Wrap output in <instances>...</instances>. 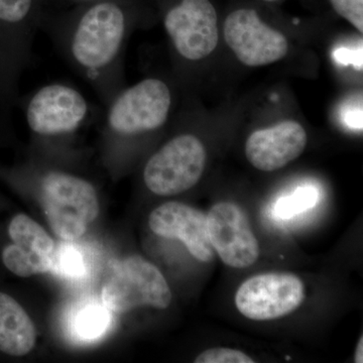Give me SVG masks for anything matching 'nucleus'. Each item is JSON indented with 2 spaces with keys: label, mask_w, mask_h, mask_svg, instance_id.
<instances>
[{
  "label": "nucleus",
  "mask_w": 363,
  "mask_h": 363,
  "mask_svg": "<svg viewBox=\"0 0 363 363\" xmlns=\"http://www.w3.org/2000/svg\"><path fill=\"white\" fill-rule=\"evenodd\" d=\"M47 4L49 2H56V4H62L67 7L77 6V4H87V2L97 1V0H45Z\"/></svg>",
  "instance_id": "21"
},
{
  "label": "nucleus",
  "mask_w": 363,
  "mask_h": 363,
  "mask_svg": "<svg viewBox=\"0 0 363 363\" xmlns=\"http://www.w3.org/2000/svg\"><path fill=\"white\" fill-rule=\"evenodd\" d=\"M330 4L339 16L363 33V0H330Z\"/></svg>",
  "instance_id": "20"
},
{
  "label": "nucleus",
  "mask_w": 363,
  "mask_h": 363,
  "mask_svg": "<svg viewBox=\"0 0 363 363\" xmlns=\"http://www.w3.org/2000/svg\"><path fill=\"white\" fill-rule=\"evenodd\" d=\"M35 325L18 301L0 291V352L11 357H23L35 345Z\"/></svg>",
  "instance_id": "15"
},
{
  "label": "nucleus",
  "mask_w": 363,
  "mask_h": 363,
  "mask_svg": "<svg viewBox=\"0 0 363 363\" xmlns=\"http://www.w3.org/2000/svg\"><path fill=\"white\" fill-rule=\"evenodd\" d=\"M318 196L316 189L298 188L292 195L279 199L274 207V212L279 218H293L314 207L318 201Z\"/></svg>",
  "instance_id": "18"
},
{
  "label": "nucleus",
  "mask_w": 363,
  "mask_h": 363,
  "mask_svg": "<svg viewBox=\"0 0 363 363\" xmlns=\"http://www.w3.org/2000/svg\"><path fill=\"white\" fill-rule=\"evenodd\" d=\"M173 104V90L162 79L145 78L123 88L106 105L107 142L116 147L162 130L168 123Z\"/></svg>",
  "instance_id": "2"
},
{
  "label": "nucleus",
  "mask_w": 363,
  "mask_h": 363,
  "mask_svg": "<svg viewBox=\"0 0 363 363\" xmlns=\"http://www.w3.org/2000/svg\"><path fill=\"white\" fill-rule=\"evenodd\" d=\"M307 143V133L302 124L295 121H281L253 131L245 143V156L259 171H278L297 160L304 152Z\"/></svg>",
  "instance_id": "13"
},
{
  "label": "nucleus",
  "mask_w": 363,
  "mask_h": 363,
  "mask_svg": "<svg viewBox=\"0 0 363 363\" xmlns=\"http://www.w3.org/2000/svg\"><path fill=\"white\" fill-rule=\"evenodd\" d=\"M142 16L140 0H97L45 11L40 28L106 106L125 87V45Z\"/></svg>",
  "instance_id": "1"
},
{
  "label": "nucleus",
  "mask_w": 363,
  "mask_h": 363,
  "mask_svg": "<svg viewBox=\"0 0 363 363\" xmlns=\"http://www.w3.org/2000/svg\"><path fill=\"white\" fill-rule=\"evenodd\" d=\"M210 242L222 262L247 269L259 257V245L245 212L233 203L215 204L206 215Z\"/></svg>",
  "instance_id": "12"
},
{
  "label": "nucleus",
  "mask_w": 363,
  "mask_h": 363,
  "mask_svg": "<svg viewBox=\"0 0 363 363\" xmlns=\"http://www.w3.org/2000/svg\"><path fill=\"white\" fill-rule=\"evenodd\" d=\"M37 190L45 218L61 240H78L96 219L97 191L85 179L60 169H47L37 177Z\"/></svg>",
  "instance_id": "3"
},
{
  "label": "nucleus",
  "mask_w": 363,
  "mask_h": 363,
  "mask_svg": "<svg viewBox=\"0 0 363 363\" xmlns=\"http://www.w3.org/2000/svg\"><path fill=\"white\" fill-rule=\"evenodd\" d=\"M223 33L227 45L245 66L271 65L288 55L285 35L264 23L255 9H238L229 13Z\"/></svg>",
  "instance_id": "9"
},
{
  "label": "nucleus",
  "mask_w": 363,
  "mask_h": 363,
  "mask_svg": "<svg viewBox=\"0 0 363 363\" xmlns=\"http://www.w3.org/2000/svg\"><path fill=\"white\" fill-rule=\"evenodd\" d=\"M195 363H253L252 357L240 350L216 347L203 351L194 360Z\"/></svg>",
  "instance_id": "19"
},
{
  "label": "nucleus",
  "mask_w": 363,
  "mask_h": 363,
  "mask_svg": "<svg viewBox=\"0 0 363 363\" xmlns=\"http://www.w3.org/2000/svg\"><path fill=\"white\" fill-rule=\"evenodd\" d=\"M262 1H266V2H276V1H279V0H262Z\"/></svg>",
  "instance_id": "23"
},
{
  "label": "nucleus",
  "mask_w": 363,
  "mask_h": 363,
  "mask_svg": "<svg viewBox=\"0 0 363 363\" xmlns=\"http://www.w3.org/2000/svg\"><path fill=\"white\" fill-rule=\"evenodd\" d=\"M207 152L199 138L176 135L147 160L143 178L150 192L175 196L197 185L206 167Z\"/></svg>",
  "instance_id": "8"
},
{
  "label": "nucleus",
  "mask_w": 363,
  "mask_h": 363,
  "mask_svg": "<svg viewBox=\"0 0 363 363\" xmlns=\"http://www.w3.org/2000/svg\"><path fill=\"white\" fill-rule=\"evenodd\" d=\"M45 0H0V98L16 93L32 58L33 40L42 26Z\"/></svg>",
  "instance_id": "4"
},
{
  "label": "nucleus",
  "mask_w": 363,
  "mask_h": 363,
  "mask_svg": "<svg viewBox=\"0 0 363 363\" xmlns=\"http://www.w3.org/2000/svg\"><path fill=\"white\" fill-rule=\"evenodd\" d=\"M111 321V310L104 303H84L74 313L72 331L80 340H95L107 331Z\"/></svg>",
  "instance_id": "16"
},
{
  "label": "nucleus",
  "mask_w": 363,
  "mask_h": 363,
  "mask_svg": "<svg viewBox=\"0 0 363 363\" xmlns=\"http://www.w3.org/2000/svg\"><path fill=\"white\" fill-rule=\"evenodd\" d=\"M101 297L107 309L119 313L143 306L167 309L172 302L171 289L161 271L138 255L112 264Z\"/></svg>",
  "instance_id": "6"
},
{
  "label": "nucleus",
  "mask_w": 363,
  "mask_h": 363,
  "mask_svg": "<svg viewBox=\"0 0 363 363\" xmlns=\"http://www.w3.org/2000/svg\"><path fill=\"white\" fill-rule=\"evenodd\" d=\"M149 225L157 235L181 240L196 259L203 262L213 259L206 215L200 210L181 202H167L150 213Z\"/></svg>",
  "instance_id": "14"
},
{
  "label": "nucleus",
  "mask_w": 363,
  "mask_h": 363,
  "mask_svg": "<svg viewBox=\"0 0 363 363\" xmlns=\"http://www.w3.org/2000/svg\"><path fill=\"white\" fill-rule=\"evenodd\" d=\"M92 116L87 98L70 84L43 86L28 98L25 107L30 133L42 142H60L75 135Z\"/></svg>",
  "instance_id": "5"
},
{
  "label": "nucleus",
  "mask_w": 363,
  "mask_h": 363,
  "mask_svg": "<svg viewBox=\"0 0 363 363\" xmlns=\"http://www.w3.org/2000/svg\"><path fill=\"white\" fill-rule=\"evenodd\" d=\"M7 241L0 248V262L18 278H30L52 271L56 245L51 236L28 215L11 217L6 226Z\"/></svg>",
  "instance_id": "11"
},
{
  "label": "nucleus",
  "mask_w": 363,
  "mask_h": 363,
  "mask_svg": "<svg viewBox=\"0 0 363 363\" xmlns=\"http://www.w3.org/2000/svg\"><path fill=\"white\" fill-rule=\"evenodd\" d=\"M62 278L82 279L87 272V267L83 252L72 241L60 243L55 252L52 271Z\"/></svg>",
  "instance_id": "17"
},
{
  "label": "nucleus",
  "mask_w": 363,
  "mask_h": 363,
  "mask_svg": "<svg viewBox=\"0 0 363 363\" xmlns=\"http://www.w3.org/2000/svg\"><path fill=\"white\" fill-rule=\"evenodd\" d=\"M354 362L357 363L363 362V337H360L358 341L357 351H355Z\"/></svg>",
  "instance_id": "22"
},
{
  "label": "nucleus",
  "mask_w": 363,
  "mask_h": 363,
  "mask_svg": "<svg viewBox=\"0 0 363 363\" xmlns=\"http://www.w3.org/2000/svg\"><path fill=\"white\" fill-rule=\"evenodd\" d=\"M162 26L174 52L181 60L198 62L216 49L218 16L210 0H157Z\"/></svg>",
  "instance_id": "7"
},
{
  "label": "nucleus",
  "mask_w": 363,
  "mask_h": 363,
  "mask_svg": "<svg viewBox=\"0 0 363 363\" xmlns=\"http://www.w3.org/2000/svg\"><path fill=\"white\" fill-rule=\"evenodd\" d=\"M305 300L302 279L289 272L257 274L245 281L235 295V306L243 316L269 321L286 316Z\"/></svg>",
  "instance_id": "10"
}]
</instances>
